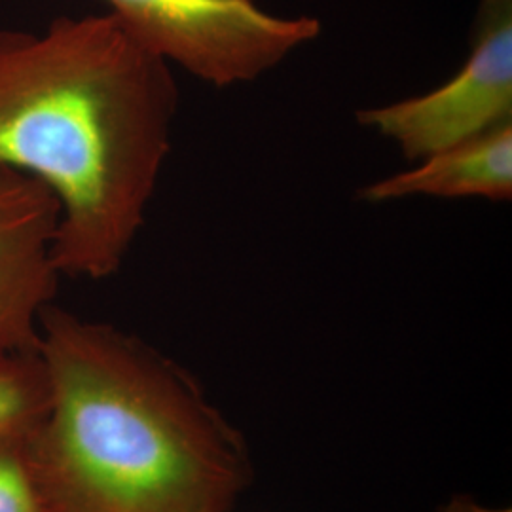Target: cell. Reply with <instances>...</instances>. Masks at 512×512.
<instances>
[{"label":"cell","mask_w":512,"mask_h":512,"mask_svg":"<svg viewBox=\"0 0 512 512\" xmlns=\"http://www.w3.org/2000/svg\"><path fill=\"white\" fill-rule=\"evenodd\" d=\"M173 65L114 14L0 29V167L59 207L61 277L120 272L147 219L179 112Z\"/></svg>","instance_id":"cell-1"},{"label":"cell","mask_w":512,"mask_h":512,"mask_svg":"<svg viewBox=\"0 0 512 512\" xmlns=\"http://www.w3.org/2000/svg\"><path fill=\"white\" fill-rule=\"evenodd\" d=\"M110 14L173 67L217 88L255 82L321 33L253 0H105Z\"/></svg>","instance_id":"cell-3"},{"label":"cell","mask_w":512,"mask_h":512,"mask_svg":"<svg viewBox=\"0 0 512 512\" xmlns=\"http://www.w3.org/2000/svg\"><path fill=\"white\" fill-rule=\"evenodd\" d=\"M484 198L509 202L512 196V124L442 148L416 167L361 188L366 203L406 198Z\"/></svg>","instance_id":"cell-6"},{"label":"cell","mask_w":512,"mask_h":512,"mask_svg":"<svg viewBox=\"0 0 512 512\" xmlns=\"http://www.w3.org/2000/svg\"><path fill=\"white\" fill-rule=\"evenodd\" d=\"M50 406L44 361L33 351H0V439L33 431Z\"/></svg>","instance_id":"cell-7"},{"label":"cell","mask_w":512,"mask_h":512,"mask_svg":"<svg viewBox=\"0 0 512 512\" xmlns=\"http://www.w3.org/2000/svg\"><path fill=\"white\" fill-rule=\"evenodd\" d=\"M50 406L31 452L54 512H230L255 478L247 440L171 357L48 306Z\"/></svg>","instance_id":"cell-2"},{"label":"cell","mask_w":512,"mask_h":512,"mask_svg":"<svg viewBox=\"0 0 512 512\" xmlns=\"http://www.w3.org/2000/svg\"><path fill=\"white\" fill-rule=\"evenodd\" d=\"M57 220L59 207L42 184L0 167V351L38 349L40 317L61 279Z\"/></svg>","instance_id":"cell-5"},{"label":"cell","mask_w":512,"mask_h":512,"mask_svg":"<svg viewBox=\"0 0 512 512\" xmlns=\"http://www.w3.org/2000/svg\"><path fill=\"white\" fill-rule=\"evenodd\" d=\"M439 512H511L509 509H490L482 503L475 501L469 495H456L446 505L440 507Z\"/></svg>","instance_id":"cell-9"},{"label":"cell","mask_w":512,"mask_h":512,"mask_svg":"<svg viewBox=\"0 0 512 512\" xmlns=\"http://www.w3.org/2000/svg\"><path fill=\"white\" fill-rule=\"evenodd\" d=\"M33 431L0 439V512H54L31 452Z\"/></svg>","instance_id":"cell-8"},{"label":"cell","mask_w":512,"mask_h":512,"mask_svg":"<svg viewBox=\"0 0 512 512\" xmlns=\"http://www.w3.org/2000/svg\"><path fill=\"white\" fill-rule=\"evenodd\" d=\"M357 120L412 162L512 124V0H478L471 52L450 80Z\"/></svg>","instance_id":"cell-4"}]
</instances>
